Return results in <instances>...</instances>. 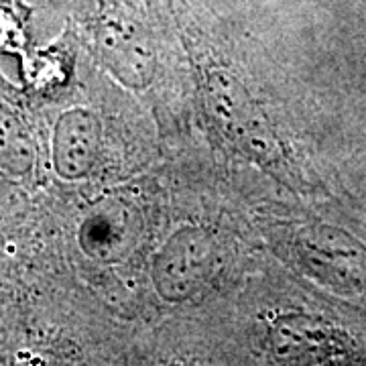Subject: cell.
<instances>
[{"label": "cell", "instance_id": "1", "mask_svg": "<svg viewBox=\"0 0 366 366\" xmlns=\"http://www.w3.org/2000/svg\"><path fill=\"white\" fill-rule=\"evenodd\" d=\"M277 366H352L354 344L340 327L315 315H283L271 330Z\"/></svg>", "mask_w": 366, "mask_h": 366}, {"label": "cell", "instance_id": "2", "mask_svg": "<svg viewBox=\"0 0 366 366\" xmlns=\"http://www.w3.org/2000/svg\"><path fill=\"white\" fill-rule=\"evenodd\" d=\"M98 120L86 110L61 114L53 132V165L59 177L78 179L94 165L98 153Z\"/></svg>", "mask_w": 366, "mask_h": 366}, {"label": "cell", "instance_id": "3", "mask_svg": "<svg viewBox=\"0 0 366 366\" xmlns=\"http://www.w3.org/2000/svg\"><path fill=\"white\" fill-rule=\"evenodd\" d=\"M31 147L19 120L0 110V167L23 173L31 165Z\"/></svg>", "mask_w": 366, "mask_h": 366}, {"label": "cell", "instance_id": "4", "mask_svg": "<svg viewBox=\"0 0 366 366\" xmlns=\"http://www.w3.org/2000/svg\"><path fill=\"white\" fill-rule=\"evenodd\" d=\"M25 212V196L0 171V236L9 234Z\"/></svg>", "mask_w": 366, "mask_h": 366}]
</instances>
